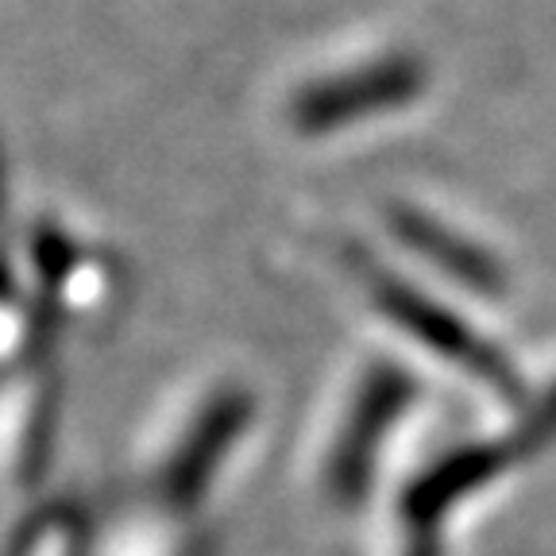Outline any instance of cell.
Listing matches in <instances>:
<instances>
[{
    "instance_id": "obj_6",
    "label": "cell",
    "mask_w": 556,
    "mask_h": 556,
    "mask_svg": "<svg viewBox=\"0 0 556 556\" xmlns=\"http://www.w3.org/2000/svg\"><path fill=\"white\" fill-rule=\"evenodd\" d=\"M47 329L24 298L12 260H0V375L47 356Z\"/></svg>"
},
{
    "instance_id": "obj_2",
    "label": "cell",
    "mask_w": 556,
    "mask_h": 556,
    "mask_svg": "<svg viewBox=\"0 0 556 556\" xmlns=\"http://www.w3.org/2000/svg\"><path fill=\"white\" fill-rule=\"evenodd\" d=\"M9 260L47 337L109 329L128 305L124 255L59 213L20 220Z\"/></svg>"
},
{
    "instance_id": "obj_4",
    "label": "cell",
    "mask_w": 556,
    "mask_h": 556,
    "mask_svg": "<svg viewBox=\"0 0 556 556\" xmlns=\"http://www.w3.org/2000/svg\"><path fill=\"white\" fill-rule=\"evenodd\" d=\"M198 526V514L128 491V498L93 521L89 556H208Z\"/></svg>"
},
{
    "instance_id": "obj_7",
    "label": "cell",
    "mask_w": 556,
    "mask_h": 556,
    "mask_svg": "<svg viewBox=\"0 0 556 556\" xmlns=\"http://www.w3.org/2000/svg\"><path fill=\"white\" fill-rule=\"evenodd\" d=\"M12 201H9V170H4V155H0V260H9L12 252Z\"/></svg>"
},
{
    "instance_id": "obj_3",
    "label": "cell",
    "mask_w": 556,
    "mask_h": 556,
    "mask_svg": "<svg viewBox=\"0 0 556 556\" xmlns=\"http://www.w3.org/2000/svg\"><path fill=\"white\" fill-rule=\"evenodd\" d=\"M62 429V375L39 356L0 375V506L43 486Z\"/></svg>"
},
{
    "instance_id": "obj_1",
    "label": "cell",
    "mask_w": 556,
    "mask_h": 556,
    "mask_svg": "<svg viewBox=\"0 0 556 556\" xmlns=\"http://www.w3.org/2000/svg\"><path fill=\"white\" fill-rule=\"evenodd\" d=\"M252 426V399L232 382H205L163 402L131 448V491L201 514Z\"/></svg>"
},
{
    "instance_id": "obj_5",
    "label": "cell",
    "mask_w": 556,
    "mask_h": 556,
    "mask_svg": "<svg viewBox=\"0 0 556 556\" xmlns=\"http://www.w3.org/2000/svg\"><path fill=\"white\" fill-rule=\"evenodd\" d=\"M93 518L78 503H43L35 506L20 530L12 533L4 556H89Z\"/></svg>"
}]
</instances>
